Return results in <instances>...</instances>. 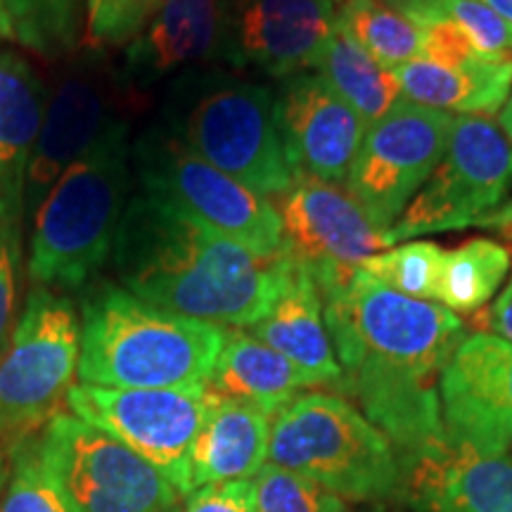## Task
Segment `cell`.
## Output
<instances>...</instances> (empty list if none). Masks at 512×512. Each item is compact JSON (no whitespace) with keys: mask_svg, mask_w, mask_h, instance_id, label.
<instances>
[{"mask_svg":"<svg viewBox=\"0 0 512 512\" xmlns=\"http://www.w3.org/2000/svg\"><path fill=\"white\" fill-rule=\"evenodd\" d=\"M403 494L422 512H512V458L446 434L403 460Z\"/></svg>","mask_w":512,"mask_h":512,"instance_id":"18","label":"cell"},{"mask_svg":"<svg viewBox=\"0 0 512 512\" xmlns=\"http://www.w3.org/2000/svg\"><path fill=\"white\" fill-rule=\"evenodd\" d=\"M335 24V0H223L219 57L290 79L316 67Z\"/></svg>","mask_w":512,"mask_h":512,"instance_id":"15","label":"cell"},{"mask_svg":"<svg viewBox=\"0 0 512 512\" xmlns=\"http://www.w3.org/2000/svg\"><path fill=\"white\" fill-rule=\"evenodd\" d=\"M79 354L74 304L36 285L0 354V432L10 446L36 437L60 413L79 375Z\"/></svg>","mask_w":512,"mask_h":512,"instance_id":"8","label":"cell"},{"mask_svg":"<svg viewBox=\"0 0 512 512\" xmlns=\"http://www.w3.org/2000/svg\"><path fill=\"white\" fill-rule=\"evenodd\" d=\"M223 0H164L147 27L124 48L121 83L131 95L176 79L192 64L219 57Z\"/></svg>","mask_w":512,"mask_h":512,"instance_id":"19","label":"cell"},{"mask_svg":"<svg viewBox=\"0 0 512 512\" xmlns=\"http://www.w3.org/2000/svg\"><path fill=\"white\" fill-rule=\"evenodd\" d=\"M209 403L207 387L114 389L81 382L69 389L64 406L155 465L190 498V456Z\"/></svg>","mask_w":512,"mask_h":512,"instance_id":"11","label":"cell"},{"mask_svg":"<svg viewBox=\"0 0 512 512\" xmlns=\"http://www.w3.org/2000/svg\"><path fill=\"white\" fill-rule=\"evenodd\" d=\"M337 22L375 62L392 72L420 55V29L382 0H344Z\"/></svg>","mask_w":512,"mask_h":512,"instance_id":"27","label":"cell"},{"mask_svg":"<svg viewBox=\"0 0 512 512\" xmlns=\"http://www.w3.org/2000/svg\"><path fill=\"white\" fill-rule=\"evenodd\" d=\"M48 88L27 57L0 50V226H19Z\"/></svg>","mask_w":512,"mask_h":512,"instance_id":"20","label":"cell"},{"mask_svg":"<svg viewBox=\"0 0 512 512\" xmlns=\"http://www.w3.org/2000/svg\"><path fill=\"white\" fill-rule=\"evenodd\" d=\"M128 128V119L107 128L64 169L31 214L34 285L79 290L110 259L131 188Z\"/></svg>","mask_w":512,"mask_h":512,"instance_id":"4","label":"cell"},{"mask_svg":"<svg viewBox=\"0 0 512 512\" xmlns=\"http://www.w3.org/2000/svg\"><path fill=\"white\" fill-rule=\"evenodd\" d=\"M0 41L19 43L17 24H15V17H12L10 0H0Z\"/></svg>","mask_w":512,"mask_h":512,"instance_id":"37","label":"cell"},{"mask_svg":"<svg viewBox=\"0 0 512 512\" xmlns=\"http://www.w3.org/2000/svg\"><path fill=\"white\" fill-rule=\"evenodd\" d=\"M112 259L124 290L219 328L259 323L294 273L285 252L256 254L145 192L126 204Z\"/></svg>","mask_w":512,"mask_h":512,"instance_id":"2","label":"cell"},{"mask_svg":"<svg viewBox=\"0 0 512 512\" xmlns=\"http://www.w3.org/2000/svg\"><path fill=\"white\" fill-rule=\"evenodd\" d=\"M133 95L105 50L81 48L57 72L46 114L31 152L24 211L31 216L69 164L117 124Z\"/></svg>","mask_w":512,"mask_h":512,"instance_id":"14","label":"cell"},{"mask_svg":"<svg viewBox=\"0 0 512 512\" xmlns=\"http://www.w3.org/2000/svg\"><path fill=\"white\" fill-rule=\"evenodd\" d=\"M439 399L448 437L512 448V344L491 332L465 337L439 377Z\"/></svg>","mask_w":512,"mask_h":512,"instance_id":"16","label":"cell"},{"mask_svg":"<svg viewBox=\"0 0 512 512\" xmlns=\"http://www.w3.org/2000/svg\"><path fill=\"white\" fill-rule=\"evenodd\" d=\"M389 5L413 24L427 17L448 19L467 36L479 60H512V27L479 0H389Z\"/></svg>","mask_w":512,"mask_h":512,"instance_id":"28","label":"cell"},{"mask_svg":"<svg viewBox=\"0 0 512 512\" xmlns=\"http://www.w3.org/2000/svg\"><path fill=\"white\" fill-rule=\"evenodd\" d=\"M36 441L72 512H169L181 503L155 465L72 413H57Z\"/></svg>","mask_w":512,"mask_h":512,"instance_id":"9","label":"cell"},{"mask_svg":"<svg viewBox=\"0 0 512 512\" xmlns=\"http://www.w3.org/2000/svg\"><path fill=\"white\" fill-rule=\"evenodd\" d=\"M323 306L342 368L339 389L392 441L401 463L444 439L439 377L465 339L460 316L363 271Z\"/></svg>","mask_w":512,"mask_h":512,"instance_id":"1","label":"cell"},{"mask_svg":"<svg viewBox=\"0 0 512 512\" xmlns=\"http://www.w3.org/2000/svg\"><path fill=\"white\" fill-rule=\"evenodd\" d=\"M268 434L271 415L252 403L211 394L190 456L192 494L209 484L254 479L268 463Z\"/></svg>","mask_w":512,"mask_h":512,"instance_id":"21","label":"cell"},{"mask_svg":"<svg viewBox=\"0 0 512 512\" xmlns=\"http://www.w3.org/2000/svg\"><path fill=\"white\" fill-rule=\"evenodd\" d=\"M256 512H349L344 498L311 479L266 463L254 477Z\"/></svg>","mask_w":512,"mask_h":512,"instance_id":"33","label":"cell"},{"mask_svg":"<svg viewBox=\"0 0 512 512\" xmlns=\"http://www.w3.org/2000/svg\"><path fill=\"white\" fill-rule=\"evenodd\" d=\"M512 190V145L486 117H456L446 155L387 230L389 247L399 240L484 226Z\"/></svg>","mask_w":512,"mask_h":512,"instance_id":"10","label":"cell"},{"mask_svg":"<svg viewBox=\"0 0 512 512\" xmlns=\"http://www.w3.org/2000/svg\"><path fill=\"white\" fill-rule=\"evenodd\" d=\"M0 512H72L60 486L43 465L36 437L12 446L10 475L0 496Z\"/></svg>","mask_w":512,"mask_h":512,"instance_id":"31","label":"cell"},{"mask_svg":"<svg viewBox=\"0 0 512 512\" xmlns=\"http://www.w3.org/2000/svg\"><path fill=\"white\" fill-rule=\"evenodd\" d=\"M131 164L145 195L256 254L283 252L275 204L204 162L164 126L145 128L133 140Z\"/></svg>","mask_w":512,"mask_h":512,"instance_id":"7","label":"cell"},{"mask_svg":"<svg viewBox=\"0 0 512 512\" xmlns=\"http://www.w3.org/2000/svg\"><path fill=\"white\" fill-rule=\"evenodd\" d=\"M223 342L226 328L100 285L83 299L79 380L114 389L207 387Z\"/></svg>","mask_w":512,"mask_h":512,"instance_id":"3","label":"cell"},{"mask_svg":"<svg viewBox=\"0 0 512 512\" xmlns=\"http://www.w3.org/2000/svg\"><path fill=\"white\" fill-rule=\"evenodd\" d=\"M309 387H316L309 375L245 330H226L207 382L211 394L252 403L271 418Z\"/></svg>","mask_w":512,"mask_h":512,"instance_id":"24","label":"cell"},{"mask_svg":"<svg viewBox=\"0 0 512 512\" xmlns=\"http://www.w3.org/2000/svg\"><path fill=\"white\" fill-rule=\"evenodd\" d=\"M10 453H12V446L8 444V439L3 437V432H0V496H3L5 484H8V475H10Z\"/></svg>","mask_w":512,"mask_h":512,"instance_id":"38","label":"cell"},{"mask_svg":"<svg viewBox=\"0 0 512 512\" xmlns=\"http://www.w3.org/2000/svg\"><path fill=\"white\" fill-rule=\"evenodd\" d=\"M313 69L335 88L337 95L347 100V105L361 117L366 128L387 117L396 102L403 100L401 86L392 69L375 62L339 27V22Z\"/></svg>","mask_w":512,"mask_h":512,"instance_id":"25","label":"cell"},{"mask_svg":"<svg viewBox=\"0 0 512 512\" xmlns=\"http://www.w3.org/2000/svg\"><path fill=\"white\" fill-rule=\"evenodd\" d=\"M510 264L508 247L486 238L448 249L441 259L437 302L453 313H477L491 302Z\"/></svg>","mask_w":512,"mask_h":512,"instance_id":"26","label":"cell"},{"mask_svg":"<svg viewBox=\"0 0 512 512\" xmlns=\"http://www.w3.org/2000/svg\"><path fill=\"white\" fill-rule=\"evenodd\" d=\"M86 0H10L19 43L55 57L79 48Z\"/></svg>","mask_w":512,"mask_h":512,"instance_id":"29","label":"cell"},{"mask_svg":"<svg viewBox=\"0 0 512 512\" xmlns=\"http://www.w3.org/2000/svg\"><path fill=\"white\" fill-rule=\"evenodd\" d=\"M479 3H484L486 8L494 10L498 17H503L512 27V0H479Z\"/></svg>","mask_w":512,"mask_h":512,"instance_id":"39","label":"cell"},{"mask_svg":"<svg viewBox=\"0 0 512 512\" xmlns=\"http://www.w3.org/2000/svg\"><path fill=\"white\" fill-rule=\"evenodd\" d=\"M249 335L283 354L287 361L309 375L316 387L320 384L339 387L342 382V368L325 325L323 297L309 273H304L297 264L285 292L280 294L273 309L249 328Z\"/></svg>","mask_w":512,"mask_h":512,"instance_id":"22","label":"cell"},{"mask_svg":"<svg viewBox=\"0 0 512 512\" xmlns=\"http://www.w3.org/2000/svg\"><path fill=\"white\" fill-rule=\"evenodd\" d=\"M268 463L344 501H387L403 491L396 448L342 396L299 394L271 418Z\"/></svg>","mask_w":512,"mask_h":512,"instance_id":"6","label":"cell"},{"mask_svg":"<svg viewBox=\"0 0 512 512\" xmlns=\"http://www.w3.org/2000/svg\"><path fill=\"white\" fill-rule=\"evenodd\" d=\"M453 124L451 114L401 100L387 117L366 128L344 183L384 233L446 155Z\"/></svg>","mask_w":512,"mask_h":512,"instance_id":"13","label":"cell"},{"mask_svg":"<svg viewBox=\"0 0 512 512\" xmlns=\"http://www.w3.org/2000/svg\"><path fill=\"white\" fill-rule=\"evenodd\" d=\"M188 512H256L254 479L202 486L190 496Z\"/></svg>","mask_w":512,"mask_h":512,"instance_id":"35","label":"cell"},{"mask_svg":"<svg viewBox=\"0 0 512 512\" xmlns=\"http://www.w3.org/2000/svg\"><path fill=\"white\" fill-rule=\"evenodd\" d=\"M275 202L283 252L309 273L320 297L351 285L370 256L389 247L387 233L335 183L297 174Z\"/></svg>","mask_w":512,"mask_h":512,"instance_id":"12","label":"cell"},{"mask_svg":"<svg viewBox=\"0 0 512 512\" xmlns=\"http://www.w3.org/2000/svg\"><path fill=\"white\" fill-rule=\"evenodd\" d=\"M275 121L294 174L347 181L366 124L323 76L302 72L283 79L275 93Z\"/></svg>","mask_w":512,"mask_h":512,"instance_id":"17","label":"cell"},{"mask_svg":"<svg viewBox=\"0 0 512 512\" xmlns=\"http://www.w3.org/2000/svg\"><path fill=\"white\" fill-rule=\"evenodd\" d=\"M162 119L188 150L256 195H283L297 176L275 121V93L259 83L188 69L166 88Z\"/></svg>","mask_w":512,"mask_h":512,"instance_id":"5","label":"cell"},{"mask_svg":"<svg viewBox=\"0 0 512 512\" xmlns=\"http://www.w3.org/2000/svg\"><path fill=\"white\" fill-rule=\"evenodd\" d=\"M510 259H512V256H510Z\"/></svg>","mask_w":512,"mask_h":512,"instance_id":"41","label":"cell"},{"mask_svg":"<svg viewBox=\"0 0 512 512\" xmlns=\"http://www.w3.org/2000/svg\"><path fill=\"white\" fill-rule=\"evenodd\" d=\"M444 252L446 249L439 247L437 242H403L399 247L370 256L361 271L406 297L437 302Z\"/></svg>","mask_w":512,"mask_h":512,"instance_id":"30","label":"cell"},{"mask_svg":"<svg viewBox=\"0 0 512 512\" xmlns=\"http://www.w3.org/2000/svg\"><path fill=\"white\" fill-rule=\"evenodd\" d=\"M19 226H0V354L8 347L15 330L17 287H19Z\"/></svg>","mask_w":512,"mask_h":512,"instance_id":"34","label":"cell"},{"mask_svg":"<svg viewBox=\"0 0 512 512\" xmlns=\"http://www.w3.org/2000/svg\"><path fill=\"white\" fill-rule=\"evenodd\" d=\"M403 100L458 117H486L501 112L512 88V60L470 62L463 67H444L415 60L394 69Z\"/></svg>","mask_w":512,"mask_h":512,"instance_id":"23","label":"cell"},{"mask_svg":"<svg viewBox=\"0 0 512 512\" xmlns=\"http://www.w3.org/2000/svg\"><path fill=\"white\" fill-rule=\"evenodd\" d=\"M498 121H501V131L505 133V138H508L510 145H512V93H510V98L505 100V105L501 107Z\"/></svg>","mask_w":512,"mask_h":512,"instance_id":"40","label":"cell"},{"mask_svg":"<svg viewBox=\"0 0 512 512\" xmlns=\"http://www.w3.org/2000/svg\"><path fill=\"white\" fill-rule=\"evenodd\" d=\"M477 332H491L512 344V283L505 287L501 297L491 309H479L475 313Z\"/></svg>","mask_w":512,"mask_h":512,"instance_id":"36","label":"cell"},{"mask_svg":"<svg viewBox=\"0 0 512 512\" xmlns=\"http://www.w3.org/2000/svg\"><path fill=\"white\" fill-rule=\"evenodd\" d=\"M162 5L164 0H86L79 48L107 53L128 46Z\"/></svg>","mask_w":512,"mask_h":512,"instance_id":"32","label":"cell"}]
</instances>
